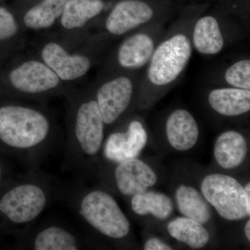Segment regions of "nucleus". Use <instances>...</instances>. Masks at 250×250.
Returning a JSON list of instances; mask_svg holds the SVG:
<instances>
[{
	"mask_svg": "<svg viewBox=\"0 0 250 250\" xmlns=\"http://www.w3.org/2000/svg\"><path fill=\"white\" fill-rule=\"evenodd\" d=\"M0 143L29 162H37L58 146L52 124L35 108L18 105L0 108Z\"/></svg>",
	"mask_w": 250,
	"mask_h": 250,
	"instance_id": "obj_1",
	"label": "nucleus"
},
{
	"mask_svg": "<svg viewBox=\"0 0 250 250\" xmlns=\"http://www.w3.org/2000/svg\"><path fill=\"white\" fill-rule=\"evenodd\" d=\"M54 187L43 174H27L0 197V214L22 234L33 228L58 192Z\"/></svg>",
	"mask_w": 250,
	"mask_h": 250,
	"instance_id": "obj_2",
	"label": "nucleus"
},
{
	"mask_svg": "<svg viewBox=\"0 0 250 250\" xmlns=\"http://www.w3.org/2000/svg\"><path fill=\"white\" fill-rule=\"evenodd\" d=\"M69 192H65V196L69 197L72 208L85 225L113 240L123 239L129 235V220L109 193L102 190H82L81 188Z\"/></svg>",
	"mask_w": 250,
	"mask_h": 250,
	"instance_id": "obj_3",
	"label": "nucleus"
},
{
	"mask_svg": "<svg viewBox=\"0 0 250 250\" xmlns=\"http://www.w3.org/2000/svg\"><path fill=\"white\" fill-rule=\"evenodd\" d=\"M104 122L96 100L81 104L77 108L71 132L65 141L64 170L84 169L103 149Z\"/></svg>",
	"mask_w": 250,
	"mask_h": 250,
	"instance_id": "obj_4",
	"label": "nucleus"
},
{
	"mask_svg": "<svg viewBox=\"0 0 250 250\" xmlns=\"http://www.w3.org/2000/svg\"><path fill=\"white\" fill-rule=\"evenodd\" d=\"M204 197L220 216L238 221L250 215V183L243 187L237 179L223 174H210L202 180Z\"/></svg>",
	"mask_w": 250,
	"mask_h": 250,
	"instance_id": "obj_5",
	"label": "nucleus"
},
{
	"mask_svg": "<svg viewBox=\"0 0 250 250\" xmlns=\"http://www.w3.org/2000/svg\"><path fill=\"white\" fill-rule=\"evenodd\" d=\"M191 56V42L187 36H171L154 49L149 62L148 79L156 85L172 83L185 70Z\"/></svg>",
	"mask_w": 250,
	"mask_h": 250,
	"instance_id": "obj_6",
	"label": "nucleus"
},
{
	"mask_svg": "<svg viewBox=\"0 0 250 250\" xmlns=\"http://www.w3.org/2000/svg\"><path fill=\"white\" fill-rule=\"evenodd\" d=\"M22 249L34 250H78L84 247L80 235L67 227L49 224L21 234Z\"/></svg>",
	"mask_w": 250,
	"mask_h": 250,
	"instance_id": "obj_7",
	"label": "nucleus"
},
{
	"mask_svg": "<svg viewBox=\"0 0 250 250\" xmlns=\"http://www.w3.org/2000/svg\"><path fill=\"white\" fill-rule=\"evenodd\" d=\"M147 143V134L141 122H131L126 131L110 134L103 146L106 160L118 164L126 159L137 158Z\"/></svg>",
	"mask_w": 250,
	"mask_h": 250,
	"instance_id": "obj_8",
	"label": "nucleus"
},
{
	"mask_svg": "<svg viewBox=\"0 0 250 250\" xmlns=\"http://www.w3.org/2000/svg\"><path fill=\"white\" fill-rule=\"evenodd\" d=\"M114 164L115 184L118 191L125 196L132 197L147 191L157 182V176L152 167L137 158Z\"/></svg>",
	"mask_w": 250,
	"mask_h": 250,
	"instance_id": "obj_9",
	"label": "nucleus"
},
{
	"mask_svg": "<svg viewBox=\"0 0 250 250\" xmlns=\"http://www.w3.org/2000/svg\"><path fill=\"white\" fill-rule=\"evenodd\" d=\"M133 90L132 82L125 77H118L100 87L96 102L105 125L114 123L127 109Z\"/></svg>",
	"mask_w": 250,
	"mask_h": 250,
	"instance_id": "obj_10",
	"label": "nucleus"
},
{
	"mask_svg": "<svg viewBox=\"0 0 250 250\" xmlns=\"http://www.w3.org/2000/svg\"><path fill=\"white\" fill-rule=\"evenodd\" d=\"M10 80L16 89L27 94H39L58 86L59 77L42 62H28L11 72Z\"/></svg>",
	"mask_w": 250,
	"mask_h": 250,
	"instance_id": "obj_11",
	"label": "nucleus"
},
{
	"mask_svg": "<svg viewBox=\"0 0 250 250\" xmlns=\"http://www.w3.org/2000/svg\"><path fill=\"white\" fill-rule=\"evenodd\" d=\"M154 16L149 5L140 0H125L118 3L106 19V27L114 35H122L149 22Z\"/></svg>",
	"mask_w": 250,
	"mask_h": 250,
	"instance_id": "obj_12",
	"label": "nucleus"
},
{
	"mask_svg": "<svg viewBox=\"0 0 250 250\" xmlns=\"http://www.w3.org/2000/svg\"><path fill=\"white\" fill-rule=\"evenodd\" d=\"M46 65L62 80H76L83 76L90 67L89 59L83 56L70 55L62 46L51 42L42 51Z\"/></svg>",
	"mask_w": 250,
	"mask_h": 250,
	"instance_id": "obj_13",
	"label": "nucleus"
},
{
	"mask_svg": "<svg viewBox=\"0 0 250 250\" xmlns=\"http://www.w3.org/2000/svg\"><path fill=\"white\" fill-rule=\"evenodd\" d=\"M166 134L174 149L184 152L190 150L196 145L200 131L191 113L179 108L172 112L167 118Z\"/></svg>",
	"mask_w": 250,
	"mask_h": 250,
	"instance_id": "obj_14",
	"label": "nucleus"
},
{
	"mask_svg": "<svg viewBox=\"0 0 250 250\" xmlns=\"http://www.w3.org/2000/svg\"><path fill=\"white\" fill-rule=\"evenodd\" d=\"M248 151V143L244 136L238 131H228L218 136L213 152L219 165L231 170L243 164Z\"/></svg>",
	"mask_w": 250,
	"mask_h": 250,
	"instance_id": "obj_15",
	"label": "nucleus"
},
{
	"mask_svg": "<svg viewBox=\"0 0 250 250\" xmlns=\"http://www.w3.org/2000/svg\"><path fill=\"white\" fill-rule=\"evenodd\" d=\"M210 107L222 116L234 117L250 110V90L234 88L212 90L208 97Z\"/></svg>",
	"mask_w": 250,
	"mask_h": 250,
	"instance_id": "obj_16",
	"label": "nucleus"
},
{
	"mask_svg": "<svg viewBox=\"0 0 250 250\" xmlns=\"http://www.w3.org/2000/svg\"><path fill=\"white\" fill-rule=\"evenodd\" d=\"M154 49L155 45L151 36L144 33L135 34L120 47L118 62L126 68H139L149 62Z\"/></svg>",
	"mask_w": 250,
	"mask_h": 250,
	"instance_id": "obj_17",
	"label": "nucleus"
},
{
	"mask_svg": "<svg viewBox=\"0 0 250 250\" xmlns=\"http://www.w3.org/2000/svg\"><path fill=\"white\" fill-rule=\"evenodd\" d=\"M192 42L197 52L204 55H215L221 52L225 41L214 17L204 16L197 21L192 33Z\"/></svg>",
	"mask_w": 250,
	"mask_h": 250,
	"instance_id": "obj_18",
	"label": "nucleus"
},
{
	"mask_svg": "<svg viewBox=\"0 0 250 250\" xmlns=\"http://www.w3.org/2000/svg\"><path fill=\"white\" fill-rule=\"evenodd\" d=\"M175 200L179 212L184 216L202 225L209 221L211 216L209 205L195 188L179 186L176 190Z\"/></svg>",
	"mask_w": 250,
	"mask_h": 250,
	"instance_id": "obj_19",
	"label": "nucleus"
},
{
	"mask_svg": "<svg viewBox=\"0 0 250 250\" xmlns=\"http://www.w3.org/2000/svg\"><path fill=\"white\" fill-rule=\"evenodd\" d=\"M167 231L172 238L192 249H201L210 240L209 233L202 224L185 216L171 220Z\"/></svg>",
	"mask_w": 250,
	"mask_h": 250,
	"instance_id": "obj_20",
	"label": "nucleus"
},
{
	"mask_svg": "<svg viewBox=\"0 0 250 250\" xmlns=\"http://www.w3.org/2000/svg\"><path fill=\"white\" fill-rule=\"evenodd\" d=\"M131 207L136 214H150L161 220H167L174 209L172 200L166 194L148 190L132 196Z\"/></svg>",
	"mask_w": 250,
	"mask_h": 250,
	"instance_id": "obj_21",
	"label": "nucleus"
},
{
	"mask_svg": "<svg viewBox=\"0 0 250 250\" xmlns=\"http://www.w3.org/2000/svg\"><path fill=\"white\" fill-rule=\"evenodd\" d=\"M103 8V0H69L62 14V25L69 29L83 27Z\"/></svg>",
	"mask_w": 250,
	"mask_h": 250,
	"instance_id": "obj_22",
	"label": "nucleus"
},
{
	"mask_svg": "<svg viewBox=\"0 0 250 250\" xmlns=\"http://www.w3.org/2000/svg\"><path fill=\"white\" fill-rule=\"evenodd\" d=\"M69 0H43L30 10L24 16L26 26L31 29H44L52 26L62 15Z\"/></svg>",
	"mask_w": 250,
	"mask_h": 250,
	"instance_id": "obj_23",
	"label": "nucleus"
},
{
	"mask_svg": "<svg viewBox=\"0 0 250 250\" xmlns=\"http://www.w3.org/2000/svg\"><path fill=\"white\" fill-rule=\"evenodd\" d=\"M225 80L234 88L250 90V59L238 61L225 71Z\"/></svg>",
	"mask_w": 250,
	"mask_h": 250,
	"instance_id": "obj_24",
	"label": "nucleus"
},
{
	"mask_svg": "<svg viewBox=\"0 0 250 250\" xmlns=\"http://www.w3.org/2000/svg\"><path fill=\"white\" fill-rule=\"evenodd\" d=\"M17 31V23L14 16L7 10L0 7V40L10 39Z\"/></svg>",
	"mask_w": 250,
	"mask_h": 250,
	"instance_id": "obj_25",
	"label": "nucleus"
},
{
	"mask_svg": "<svg viewBox=\"0 0 250 250\" xmlns=\"http://www.w3.org/2000/svg\"><path fill=\"white\" fill-rule=\"evenodd\" d=\"M145 250H171L172 248L159 238H149L144 246Z\"/></svg>",
	"mask_w": 250,
	"mask_h": 250,
	"instance_id": "obj_26",
	"label": "nucleus"
},
{
	"mask_svg": "<svg viewBox=\"0 0 250 250\" xmlns=\"http://www.w3.org/2000/svg\"><path fill=\"white\" fill-rule=\"evenodd\" d=\"M245 233L248 241H250V220L247 222L246 227H245Z\"/></svg>",
	"mask_w": 250,
	"mask_h": 250,
	"instance_id": "obj_27",
	"label": "nucleus"
},
{
	"mask_svg": "<svg viewBox=\"0 0 250 250\" xmlns=\"http://www.w3.org/2000/svg\"><path fill=\"white\" fill-rule=\"evenodd\" d=\"M1 167H0V181H1Z\"/></svg>",
	"mask_w": 250,
	"mask_h": 250,
	"instance_id": "obj_28",
	"label": "nucleus"
}]
</instances>
